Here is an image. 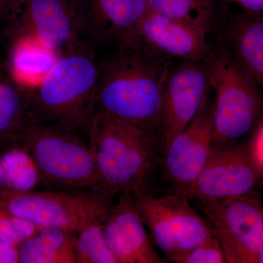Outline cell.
Masks as SVG:
<instances>
[{"label": "cell", "mask_w": 263, "mask_h": 263, "mask_svg": "<svg viewBox=\"0 0 263 263\" xmlns=\"http://www.w3.org/2000/svg\"><path fill=\"white\" fill-rule=\"evenodd\" d=\"M172 61L140 45L111 50L100 62L92 114L141 127L159 140L162 93Z\"/></svg>", "instance_id": "6da1fadb"}, {"label": "cell", "mask_w": 263, "mask_h": 263, "mask_svg": "<svg viewBox=\"0 0 263 263\" xmlns=\"http://www.w3.org/2000/svg\"><path fill=\"white\" fill-rule=\"evenodd\" d=\"M83 133L98 169L100 192L114 198L152 193L162 157L157 136L101 114L92 115Z\"/></svg>", "instance_id": "7a4b0ae2"}, {"label": "cell", "mask_w": 263, "mask_h": 263, "mask_svg": "<svg viewBox=\"0 0 263 263\" xmlns=\"http://www.w3.org/2000/svg\"><path fill=\"white\" fill-rule=\"evenodd\" d=\"M100 62L88 44L62 54L37 87L27 91L31 122L61 124L84 132L92 117Z\"/></svg>", "instance_id": "3957f363"}, {"label": "cell", "mask_w": 263, "mask_h": 263, "mask_svg": "<svg viewBox=\"0 0 263 263\" xmlns=\"http://www.w3.org/2000/svg\"><path fill=\"white\" fill-rule=\"evenodd\" d=\"M18 143L34 160L41 181L62 190L100 192V177L84 133L61 124L30 122Z\"/></svg>", "instance_id": "277c9868"}, {"label": "cell", "mask_w": 263, "mask_h": 263, "mask_svg": "<svg viewBox=\"0 0 263 263\" xmlns=\"http://www.w3.org/2000/svg\"><path fill=\"white\" fill-rule=\"evenodd\" d=\"M206 60L213 102L214 148L234 144L253 130L263 114V95L219 40Z\"/></svg>", "instance_id": "5b68a950"}, {"label": "cell", "mask_w": 263, "mask_h": 263, "mask_svg": "<svg viewBox=\"0 0 263 263\" xmlns=\"http://www.w3.org/2000/svg\"><path fill=\"white\" fill-rule=\"evenodd\" d=\"M114 204V197L96 190H46L15 192L5 208L39 228L57 227L76 234L89 223L106 220Z\"/></svg>", "instance_id": "8992f818"}, {"label": "cell", "mask_w": 263, "mask_h": 263, "mask_svg": "<svg viewBox=\"0 0 263 263\" xmlns=\"http://www.w3.org/2000/svg\"><path fill=\"white\" fill-rule=\"evenodd\" d=\"M155 247L167 259L214 236V232L185 195L152 193L131 195Z\"/></svg>", "instance_id": "52a82bcc"}, {"label": "cell", "mask_w": 263, "mask_h": 263, "mask_svg": "<svg viewBox=\"0 0 263 263\" xmlns=\"http://www.w3.org/2000/svg\"><path fill=\"white\" fill-rule=\"evenodd\" d=\"M197 204L220 243L227 262L257 263L263 241V206L252 194Z\"/></svg>", "instance_id": "ba28073f"}, {"label": "cell", "mask_w": 263, "mask_h": 263, "mask_svg": "<svg viewBox=\"0 0 263 263\" xmlns=\"http://www.w3.org/2000/svg\"><path fill=\"white\" fill-rule=\"evenodd\" d=\"M212 92L206 62H181L171 66L162 93L161 155L170 142L193 122Z\"/></svg>", "instance_id": "9c48e42d"}, {"label": "cell", "mask_w": 263, "mask_h": 263, "mask_svg": "<svg viewBox=\"0 0 263 263\" xmlns=\"http://www.w3.org/2000/svg\"><path fill=\"white\" fill-rule=\"evenodd\" d=\"M213 148V102L209 98L193 122L170 142L162 154L161 167L173 193L190 199Z\"/></svg>", "instance_id": "30bf717a"}, {"label": "cell", "mask_w": 263, "mask_h": 263, "mask_svg": "<svg viewBox=\"0 0 263 263\" xmlns=\"http://www.w3.org/2000/svg\"><path fill=\"white\" fill-rule=\"evenodd\" d=\"M84 39L93 48L112 50L138 44V30L148 0H77Z\"/></svg>", "instance_id": "8fae6325"}, {"label": "cell", "mask_w": 263, "mask_h": 263, "mask_svg": "<svg viewBox=\"0 0 263 263\" xmlns=\"http://www.w3.org/2000/svg\"><path fill=\"white\" fill-rule=\"evenodd\" d=\"M262 179L247 146L213 148L193 189L190 200L213 201L251 195Z\"/></svg>", "instance_id": "7c38bea8"}, {"label": "cell", "mask_w": 263, "mask_h": 263, "mask_svg": "<svg viewBox=\"0 0 263 263\" xmlns=\"http://www.w3.org/2000/svg\"><path fill=\"white\" fill-rule=\"evenodd\" d=\"M14 24L61 54L87 44L77 0H23Z\"/></svg>", "instance_id": "4fadbf2b"}, {"label": "cell", "mask_w": 263, "mask_h": 263, "mask_svg": "<svg viewBox=\"0 0 263 263\" xmlns=\"http://www.w3.org/2000/svg\"><path fill=\"white\" fill-rule=\"evenodd\" d=\"M205 31L148 10L138 30V44L156 55L181 62H205L213 46Z\"/></svg>", "instance_id": "5bb4252c"}, {"label": "cell", "mask_w": 263, "mask_h": 263, "mask_svg": "<svg viewBox=\"0 0 263 263\" xmlns=\"http://www.w3.org/2000/svg\"><path fill=\"white\" fill-rule=\"evenodd\" d=\"M105 243L117 263H162L130 195L119 196L103 223Z\"/></svg>", "instance_id": "9a60e30c"}, {"label": "cell", "mask_w": 263, "mask_h": 263, "mask_svg": "<svg viewBox=\"0 0 263 263\" xmlns=\"http://www.w3.org/2000/svg\"><path fill=\"white\" fill-rule=\"evenodd\" d=\"M223 27L227 49L263 95V15L240 12Z\"/></svg>", "instance_id": "2e32d148"}, {"label": "cell", "mask_w": 263, "mask_h": 263, "mask_svg": "<svg viewBox=\"0 0 263 263\" xmlns=\"http://www.w3.org/2000/svg\"><path fill=\"white\" fill-rule=\"evenodd\" d=\"M27 33L18 32L10 47L7 70L27 91L37 87L62 56Z\"/></svg>", "instance_id": "e0dca14e"}, {"label": "cell", "mask_w": 263, "mask_h": 263, "mask_svg": "<svg viewBox=\"0 0 263 263\" xmlns=\"http://www.w3.org/2000/svg\"><path fill=\"white\" fill-rule=\"evenodd\" d=\"M76 235L57 227H43L19 246L18 262L76 263Z\"/></svg>", "instance_id": "ac0fdd59"}, {"label": "cell", "mask_w": 263, "mask_h": 263, "mask_svg": "<svg viewBox=\"0 0 263 263\" xmlns=\"http://www.w3.org/2000/svg\"><path fill=\"white\" fill-rule=\"evenodd\" d=\"M148 10L212 34L222 27L227 7L223 0H148Z\"/></svg>", "instance_id": "d6986e66"}, {"label": "cell", "mask_w": 263, "mask_h": 263, "mask_svg": "<svg viewBox=\"0 0 263 263\" xmlns=\"http://www.w3.org/2000/svg\"><path fill=\"white\" fill-rule=\"evenodd\" d=\"M30 122L27 90L0 67V141L18 142Z\"/></svg>", "instance_id": "ffe728a7"}, {"label": "cell", "mask_w": 263, "mask_h": 263, "mask_svg": "<svg viewBox=\"0 0 263 263\" xmlns=\"http://www.w3.org/2000/svg\"><path fill=\"white\" fill-rule=\"evenodd\" d=\"M0 164L4 171L5 183L15 192L32 191L41 183V176L37 166L24 148L5 152L0 159Z\"/></svg>", "instance_id": "44dd1931"}, {"label": "cell", "mask_w": 263, "mask_h": 263, "mask_svg": "<svg viewBox=\"0 0 263 263\" xmlns=\"http://www.w3.org/2000/svg\"><path fill=\"white\" fill-rule=\"evenodd\" d=\"M103 223L93 221L76 233V263H117L105 243Z\"/></svg>", "instance_id": "7402d4cb"}, {"label": "cell", "mask_w": 263, "mask_h": 263, "mask_svg": "<svg viewBox=\"0 0 263 263\" xmlns=\"http://www.w3.org/2000/svg\"><path fill=\"white\" fill-rule=\"evenodd\" d=\"M176 263H224L226 254L215 235L194 248L167 259Z\"/></svg>", "instance_id": "603a6c76"}, {"label": "cell", "mask_w": 263, "mask_h": 263, "mask_svg": "<svg viewBox=\"0 0 263 263\" xmlns=\"http://www.w3.org/2000/svg\"><path fill=\"white\" fill-rule=\"evenodd\" d=\"M40 228L29 221L11 215H0V240L20 245L37 233Z\"/></svg>", "instance_id": "cb8c5ba5"}, {"label": "cell", "mask_w": 263, "mask_h": 263, "mask_svg": "<svg viewBox=\"0 0 263 263\" xmlns=\"http://www.w3.org/2000/svg\"><path fill=\"white\" fill-rule=\"evenodd\" d=\"M247 146L252 162L263 179V120L254 128L253 136Z\"/></svg>", "instance_id": "d4e9b609"}, {"label": "cell", "mask_w": 263, "mask_h": 263, "mask_svg": "<svg viewBox=\"0 0 263 263\" xmlns=\"http://www.w3.org/2000/svg\"><path fill=\"white\" fill-rule=\"evenodd\" d=\"M23 0H0V27L15 23Z\"/></svg>", "instance_id": "484cf974"}, {"label": "cell", "mask_w": 263, "mask_h": 263, "mask_svg": "<svg viewBox=\"0 0 263 263\" xmlns=\"http://www.w3.org/2000/svg\"><path fill=\"white\" fill-rule=\"evenodd\" d=\"M228 8V5L238 6L242 13L249 15H263V0H223Z\"/></svg>", "instance_id": "4316f807"}, {"label": "cell", "mask_w": 263, "mask_h": 263, "mask_svg": "<svg viewBox=\"0 0 263 263\" xmlns=\"http://www.w3.org/2000/svg\"><path fill=\"white\" fill-rule=\"evenodd\" d=\"M18 262V249L15 246L0 240V263Z\"/></svg>", "instance_id": "83f0119b"}, {"label": "cell", "mask_w": 263, "mask_h": 263, "mask_svg": "<svg viewBox=\"0 0 263 263\" xmlns=\"http://www.w3.org/2000/svg\"><path fill=\"white\" fill-rule=\"evenodd\" d=\"M257 263H263V241L257 254Z\"/></svg>", "instance_id": "f1b7e54d"}, {"label": "cell", "mask_w": 263, "mask_h": 263, "mask_svg": "<svg viewBox=\"0 0 263 263\" xmlns=\"http://www.w3.org/2000/svg\"><path fill=\"white\" fill-rule=\"evenodd\" d=\"M5 183V174L4 171H3V167H2L1 164H0V188L3 186Z\"/></svg>", "instance_id": "f546056e"}]
</instances>
